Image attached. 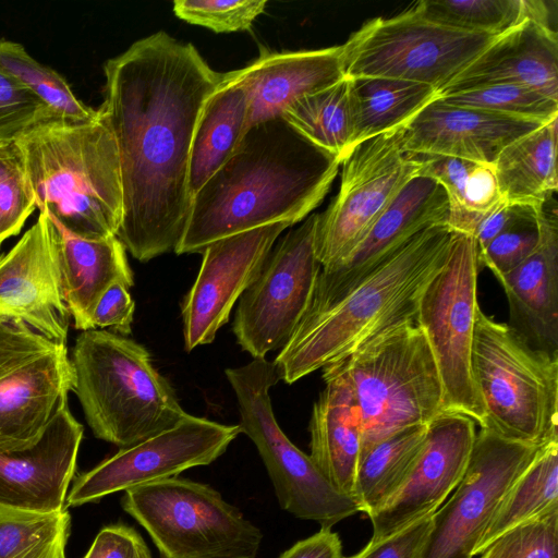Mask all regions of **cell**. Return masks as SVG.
Listing matches in <instances>:
<instances>
[{"instance_id": "32", "label": "cell", "mask_w": 558, "mask_h": 558, "mask_svg": "<svg viewBox=\"0 0 558 558\" xmlns=\"http://www.w3.org/2000/svg\"><path fill=\"white\" fill-rule=\"evenodd\" d=\"M558 508V440L544 445L505 496L476 555L513 526Z\"/></svg>"}, {"instance_id": "42", "label": "cell", "mask_w": 558, "mask_h": 558, "mask_svg": "<svg viewBox=\"0 0 558 558\" xmlns=\"http://www.w3.org/2000/svg\"><path fill=\"white\" fill-rule=\"evenodd\" d=\"M538 230L535 223L507 230L478 252L480 264L488 267L496 278L520 266L535 250Z\"/></svg>"}, {"instance_id": "5", "label": "cell", "mask_w": 558, "mask_h": 558, "mask_svg": "<svg viewBox=\"0 0 558 558\" xmlns=\"http://www.w3.org/2000/svg\"><path fill=\"white\" fill-rule=\"evenodd\" d=\"M72 391L94 435L120 448L174 426L186 412L148 350L105 329L82 331L72 349Z\"/></svg>"}, {"instance_id": "9", "label": "cell", "mask_w": 558, "mask_h": 558, "mask_svg": "<svg viewBox=\"0 0 558 558\" xmlns=\"http://www.w3.org/2000/svg\"><path fill=\"white\" fill-rule=\"evenodd\" d=\"M225 374L236 398L238 425L256 446L280 507L296 518L316 521L320 529H331L361 511L357 501L339 492L280 428L269 396L280 380L274 362L254 359Z\"/></svg>"}, {"instance_id": "45", "label": "cell", "mask_w": 558, "mask_h": 558, "mask_svg": "<svg viewBox=\"0 0 558 558\" xmlns=\"http://www.w3.org/2000/svg\"><path fill=\"white\" fill-rule=\"evenodd\" d=\"M134 311L135 303L129 288L122 283H114L102 294L94 310V328H111L122 336L130 335Z\"/></svg>"}, {"instance_id": "48", "label": "cell", "mask_w": 558, "mask_h": 558, "mask_svg": "<svg viewBox=\"0 0 558 558\" xmlns=\"http://www.w3.org/2000/svg\"><path fill=\"white\" fill-rule=\"evenodd\" d=\"M3 241H4V238H3V235H2L1 228H0V246H1V244L3 243Z\"/></svg>"}, {"instance_id": "24", "label": "cell", "mask_w": 558, "mask_h": 558, "mask_svg": "<svg viewBox=\"0 0 558 558\" xmlns=\"http://www.w3.org/2000/svg\"><path fill=\"white\" fill-rule=\"evenodd\" d=\"M248 99L247 129L280 118L300 98L345 77L342 45L298 51H265L234 70Z\"/></svg>"}, {"instance_id": "12", "label": "cell", "mask_w": 558, "mask_h": 558, "mask_svg": "<svg viewBox=\"0 0 558 558\" xmlns=\"http://www.w3.org/2000/svg\"><path fill=\"white\" fill-rule=\"evenodd\" d=\"M401 130L357 144L342 160L339 191L317 214L314 243L323 269L342 264L402 187L418 175V159L403 149Z\"/></svg>"}, {"instance_id": "22", "label": "cell", "mask_w": 558, "mask_h": 558, "mask_svg": "<svg viewBox=\"0 0 558 558\" xmlns=\"http://www.w3.org/2000/svg\"><path fill=\"white\" fill-rule=\"evenodd\" d=\"M449 204L435 180L416 175L398 193L349 257L333 269L320 270L314 293L345 290L424 229L448 223Z\"/></svg>"}, {"instance_id": "37", "label": "cell", "mask_w": 558, "mask_h": 558, "mask_svg": "<svg viewBox=\"0 0 558 558\" xmlns=\"http://www.w3.org/2000/svg\"><path fill=\"white\" fill-rule=\"evenodd\" d=\"M438 99L457 107L487 110L542 124L558 118V100L520 84L483 85L451 92Z\"/></svg>"}, {"instance_id": "43", "label": "cell", "mask_w": 558, "mask_h": 558, "mask_svg": "<svg viewBox=\"0 0 558 558\" xmlns=\"http://www.w3.org/2000/svg\"><path fill=\"white\" fill-rule=\"evenodd\" d=\"M432 515H426L397 533L368 543L350 558H416L432 529Z\"/></svg>"}, {"instance_id": "17", "label": "cell", "mask_w": 558, "mask_h": 558, "mask_svg": "<svg viewBox=\"0 0 558 558\" xmlns=\"http://www.w3.org/2000/svg\"><path fill=\"white\" fill-rule=\"evenodd\" d=\"M281 221L236 233L207 245L198 275L182 303L186 351L209 344L229 322L231 310L256 279L278 236Z\"/></svg>"}, {"instance_id": "26", "label": "cell", "mask_w": 558, "mask_h": 558, "mask_svg": "<svg viewBox=\"0 0 558 558\" xmlns=\"http://www.w3.org/2000/svg\"><path fill=\"white\" fill-rule=\"evenodd\" d=\"M323 371L325 388L310 421V457L339 492L354 498L363 433L361 412L341 362Z\"/></svg>"}, {"instance_id": "35", "label": "cell", "mask_w": 558, "mask_h": 558, "mask_svg": "<svg viewBox=\"0 0 558 558\" xmlns=\"http://www.w3.org/2000/svg\"><path fill=\"white\" fill-rule=\"evenodd\" d=\"M70 514L0 506V558H65Z\"/></svg>"}, {"instance_id": "1", "label": "cell", "mask_w": 558, "mask_h": 558, "mask_svg": "<svg viewBox=\"0 0 558 558\" xmlns=\"http://www.w3.org/2000/svg\"><path fill=\"white\" fill-rule=\"evenodd\" d=\"M99 108L114 136L123 193L117 238L145 263L174 252L192 196L189 160L205 101L222 81L196 47L160 31L105 64Z\"/></svg>"}, {"instance_id": "25", "label": "cell", "mask_w": 558, "mask_h": 558, "mask_svg": "<svg viewBox=\"0 0 558 558\" xmlns=\"http://www.w3.org/2000/svg\"><path fill=\"white\" fill-rule=\"evenodd\" d=\"M500 83L525 85L558 100V38L549 24L526 19L499 35L438 96Z\"/></svg>"}, {"instance_id": "46", "label": "cell", "mask_w": 558, "mask_h": 558, "mask_svg": "<svg viewBox=\"0 0 558 558\" xmlns=\"http://www.w3.org/2000/svg\"><path fill=\"white\" fill-rule=\"evenodd\" d=\"M536 222V209L502 203L487 214L478 223L473 234L478 252L500 233L512 228Z\"/></svg>"}, {"instance_id": "20", "label": "cell", "mask_w": 558, "mask_h": 558, "mask_svg": "<svg viewBox=\"0 0 558 558\" xmlns=\"http://www.w3.org/2000/svg\"><path fill=\"white\" fill-rule=\"evenodd\" d=\"M83 430L64 403L34 446L0 451V506L33 512L63 510Z\"/></svg>"}, {"instance_id": "27", "label": "cell", "mask_w": 558, "mask_h": 558, "mask_svg": "<svg viewBox=\"0 0 558 558\" xmlns=\"http://www.w3.org/2000/svg\"><path fill=\"white\" fill-rule=\"evenodd\" d=\"M56 226L58 264L65 305L76 329H95L92 316L102 294L114 283H122L126 288L134 284L126 250L116 235L102 240H85Z\"/></svg>"}, {"instance_id": "36", "label": "cell", "mask_w": 558, "mask_h": 558, "mask_svg": "<svg viewBox=\"0 0 558 558\" xmlns=\"http://www.w3.org/2000/svg\"><path fill=\"white\" fill-rule=\"evenodd\" d=\"M0 70L27 87L57 119L92 121L99 117L98 109L81 101L59 73L32 58L19 43L0 39Z\"/></svg>"}, {"instance_id": "23", "label": "cell", "mask_w": 558, "mask_h": 558, "mask_svg": "<svg viewBox=\"0 0 558 558\" xmlns=\"http://www.w3.org/2000/svg\"><path fill=\"white\" fill-rule=\"evenodd\" d=\"M546 203L536 209L535 250L497 280L508 300L510 326L532 348L558 355V219Z\"/></svg>"}, {"instance_id": "31", "label": "cell", "mask_w": 558, "mask_h": 558, "mask_svg": "<svg viewBox=\"0 0 558 558\" xmlns=\"http://www.w3.org/2000/svg\"><path fill=\"white\" fill-rule=\"evenodd\" d=\"M428 424L401 428L361 452L354 498L367 515L401 485L426 439Z\"/></svg>"}, {"instance_id": "29", "label": "cell", "mask_w": 558, "mask_h": 558, "mask_svg": "<svg viewBox=\"0 0 558 558\" xmlns=\"http://www.w3.org/2000/svg\"><path fill=\"white\" fill-rule=\"evenodd\" d=\"M558 118L509 143L493 162L502 199L537 209L558 187Z\"/></svg>"}, {"instance_id": "3", "label": "cell", "mask_w": 558, "mask_h": 558, "mask_svg": "<svg viewBox=\"0 0 558 558\" xmlns=\"http://www.w3.org/2000/svg\"><path fill=\"white\" fill-rule=\"evenodd\" d=\"M452 235L448 223L428 227L345 290L313 293L274 361L280 379L293 384L344 360L381 331L414 320L420 298L444 265Z\"/></svg>"}, {"instance_id": "30", "label": "cell", "mask_w": 558, "mask_h": 558, "mask_svg": "<svg viewBox=\"0 0 558 558\" xmlns=\"http://www.w3.org/2000/svg\"><path fill=\"white\" fill-rule=\"evenodd\" d=\"M351 150L357 144L405 125L438 97L433 86L384 77H347Z\"/></svg>"}, {"instance_id": "33", "label": "cell", "mask_w": 558, "mask_h": 558, "mask_svg": "<svg viewBox=\"0 0 558 558\" xmlns=\"http://www.w3.org/2000/svg\"><path fill=\"white\" fill-rule=\"evenodd\" d=\"M301 135L341 162L351 151L348 78L306 95L282 113Z\"/></svg>"}, {"instance_id": "40", "label": "cell", "mask_w": 558, "mask_h": 558, "mask_svg": "<svg viewBox=\"0 0 558 558\" xmlns=\"http://www.w3.org/2000/svg\"><path fill=\"white\" fill-rule=\"evenodd\" d=\"M266 5L259 0H175L173 12L186 23L230 33L248 29Z\"/></svg>"}, {"instance_id": "7", "label": "cell", "mask_w": 558, "mask_h": 558, "mask_svg": "<svg viewBox=\"0 0 558 558\" xmlns=\"http://www.w3.org/2000/svg\"><path fill=\"white\" fill-rule=\"evenodd\" d=\"M339 362L361 412V452L445 413L439 371L415 319L381 331Z\"/></svg>"}, {"instance_id": "41", "label": "cell", "mask_w": 558, "mask_h": 558, "mask_svg": "<svg viewBox=\"0 0 558 558\" xmlns=\"http://www.w3.org/2000/svg\"><path fill=\"white\" fill-rule=\"evenodd\" d=\"M53 119L36 95L0 70V142L16 141L37 124Z\"/></svg>"}, {"instance_id": "4", "label": "cell", "mask_w": 558, "mask_h": 558, "mask_svg": "<svg viewBox=\"0 0 558 558\" xmlns=\"http://www.w3.org/2000/svg\"><path fill=\"white\" fill-rule=\"evenodd\" d=\"M16 142L40 213L81 239L117 235L123 210L120 160L100 111L92 121L41 122Z\"/></svg>"}, {"instance_id": "6", "label": "cell", "mask_w": 558, "mask_h": 558, "mask_svg": "<svg viewBox=\"0 0 558 558\" xmlns=\"http://www.w3.org/2000/svg\"><path fill=\"white\" fill-rule=\"evenodd\" d=\"M485 429L532 446L558 440V355L532 348L478 306L471 356Z\"/></svg>"}, {"instance_id": "28", "label": "cell", "mask_w": 558, "mask_h": 558, "mask_svg": "<svg viewBox=\"0 0 558 558\" xmlns=\"http://www.w3.org/2000/svg\"><path fill=\"white\" fill-rule=\"evenodd\" d=\"M248 99L233 71L205 101L193 134L189 160L191 196L231 157L247 130Z\"/></svg>"}, {"instance_id": "15", "label": "cell", "mask_w": 558, "mask_h": 558, "mask_svg": "<svg viewBox=\"0 0 558 558\" xmlns=\"http://www.w3.org/2000/svg\"><path fill=\"white\" fill-rule=\"evenodd\" d=\"M543 446L509 441L481 428L465 472L434 512L416 558H473L505 496Z\"/></svg>"}, {"instance_id": "47", "label": "cell", "mask_w": 558, "mask_h": 558, "mask_svg": "<svg viewBox=\"0 0 558 558\" xmlns=\"http://www.w3.org/2000/svg\"><path fill=\"white\" fill-rule=\"evenodd\" d=\"M278 558H343L341 541L331 529H320L316 534L295 543Z\"/></svg>"}, {"instance_id": "16", "label": "cell", "mask_w": 558, "mask_h": 558, "mask_svg": "<svg viewBox=\"0 0 558 558\" xmlns=\"http://www.w3.org/2000/svg\"><path fill=\"white\" fill-rule=\"evenodd\" d=\"M241 433L227 425L186 414L174 426L121 448L74 481L69 506H82L136 486L178 476L217 460Z\"/></svg>"}, {"instance_id": "10", "label": "cell", "mask_w": 558, "mask_h": 558, "mask_svg": "<svg viewBox=\"0 0 558 558\" xmlns=\"http://www.w3.org/2000/svg\"><path fill=\"white\" fill-rule=\"evenodd\" d=\"M498 36L441 24L414 3L366 22L342 44L344 74L422 83L439 95Z\"/></svg>"}, {"instance_id": "18", "label": "cell", "mask_w": 558, "mask_h": 558, "mask_svg": "<svg viewBox=\"0 0 558 558\" xmlns=\"http://www.w3.org/2000/svg\"><path fill=\"white\" fill-rule=\"evenodd\" d=\"M474 421L445 412L428 423L424 446L398 489L368 514L373 534L381 541L432 515L460 483L475 439Z\"/></svg>"}, {"instance_id": "8", "label": "cell", "mask_w": 558, "mask_h": 558, "mask_svg": "<svg viewBox=\"0 0 558 558\" xmlns=\"http://www.w3.org/2000/svg\"><path fill=\"white\" fill-rule=\"evenodd\" d=\"M122 508L162 558H255L263 534L207 484L170 477L124 492Z\"/></svg>"}, {"instance_id": "2", "label": "cell", "mask_w": 558, "mask_h": 558, "mask_svg": "<svg viewBox=\"0 0 558 558\" xmlns=\"http://www.w3.org/2000/svg\"><path fill=\"white\" fill-rule=\"evenodd\" d=\"M341 161L283 118L250 126L238 147L193 195L177 254L276 222L292 226L328 193Z\"/></svg>"}, {"instance_id": "44", "label": "cell", "mask_w": 558, "mask_h": 558, "mask_svg": "<svg viewBox=\"0 0 558 558\" xmlns=\"http://www.w3.org/2000/svg\"><path fill=\"white\" fill-rule=\"evenodd\" d=\"M84 558L153 557L137 531L124 524H114L100 530Z\"/></svg>"}, {"instance_id": "11", "label": "cell", "mask_w": 558, "mask_h": 558, "mask_svg": "<svg viewBox=\"0 0 558 558\" xmlns=\"http://www.w3.org/2000/svg\"><path fill=\"white\" fill-rule=\"evenodd\" d=\"M478 247L473 235L453 232L446 260L425 287L415 323L424 331L444 389V411L484 427L485 413L471 372L477 303Z\"/></svg>"}, {"instance_id": "38", "label": "cell", "mask_w": 558, "mask_h": 558, "mask_svg": "<svg viewBox=\"0 0 558 558\" xmlns=\"http://www.w3.org/2000/svg\"><path fill=\"white\" fill-rule=\"evenodd\" d=\"M36 208L21 147L16 141L0 142V228L4 240L19 234Z\"/></svg>"}, {"instance_id": "14", "label": "cell", "mask_w": 558, "mask_h": 558, "mask_svg": "<svg viewBox=\"0 0 558 558\" xmlns=\"http://www.w3.org/2000/svg\"><path fill=\"white\" fill-rule=\"evenodd\" d=\"M316 221L317 214H311L290 230L239 299L232 329L253 359L281 350L310 306L322 270L315 253Z\"/></svg>"}, {"instance_id": "13", "label": "cell", "mask_w": 558, "mask_h": 558, "mask_svg": "<svg viewBox=\"0 0 558 558\" xmlns=\"http://www.w3.org/2000/svg\"><path fill=\"white\" fill-rule=\"evenodd\" d=\"M72 387L65 343L0 318V451L34 446L68 403Z\"/></svg>"}, {"instance_id": "19", "label": "cell", "mask_w": 558, "mask_h": 558, "mask_svg": "<svg viewBox=\"0 0 558 558\" xmlns=\"http://www.w3.org/2000/svg\"><path fill=\"white\" fill-rule=\"evenodd\" d=\"M70 316L61 289L57 226L40 213L17 243L0 255V318L22 322L65 343Z\"/></svg>"}, {"instance_id": "21", "label": "cell", "mask_w": 558, "mask_h": 558, "mask_svg": "<svg viewBox=\"0 0 558 558\" xmlns=\"http://www.w3.org/2000/svg\"><path fill=\"white\" fill-rule=\"evenodd\" d=\"M541 125L487 110L448 105L437 97L402 126L401 143L413 155L493 163L509 143Z\"/></svg>"}, {"instance_id": "39", "label": "cell", "mask_w": 558, "mask_h": 558, "mask_svg": "<svg viewBox=\"0 0 558 558\" xmlns=\"http://www.w3.org/2000/svg\"><path fill=\"white\" fill-rule=\"evenodd\" d=\"M480 555V558H558V508L506 531Z\"/></svg>"}, {"instance_id": "34", "label": "cell", "mask_w": 558, "mask_h": 558, "mask_svg": "<svg viewBox=\"0 0 558 558\" xmlns=\"http://www.w3.org/2000/svg\"><path fill=\"white\" fill-rule=\"evenodd\" d=\"M546 4L537 0H423L415 3L424 15L436 22L496 36L526 19L549 24Z\"/></svg>"}]
</instances>
